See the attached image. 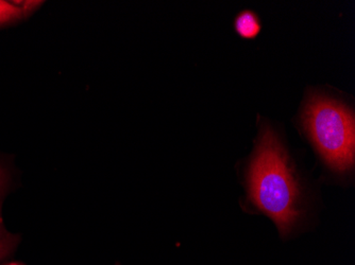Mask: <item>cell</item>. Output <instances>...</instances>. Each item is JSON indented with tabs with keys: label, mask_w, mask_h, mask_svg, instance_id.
<instances>
[{
	"label": "cell",
	"mask_w": 355,
	"mask_h": 265,
	"mask_svg": "<svg viewBox=\"0 0 355 265\" xmlns=\"http://www.w3.org/2000/svg\"><path fill=\"white\" fill-rule=\"evenodd\" d=\"M249 200L273 221L283 238L304 213V195L294 163L276 129L263 123L246 171Z\"/></svg>",
	"instance_id": "obj_1"
},
{
	"label": "cell",
	"mask_w": 355,
	"mask_h": 265,
	"mask_svg": "<svg viewBox=\"0 0 355 265\" xmlns=\"http://www.w3.org/2000/svg\"><path fill=\"white\" fill-rule=\"evenodd\" d=\"M301 123L315 150L330 170L348 174L354 168L355 119L352 109L332 95L311 91Z\"/></svg>",
	"instance_id": "obj_2"
},
{
	"label": "cell",
	"mask_w": 355,
	"mask_h": 265,
	"mask_svg": "<svg viewBox=\"0 0 355 265\" xmlns=\"http://www.w3.org/2000/svg\"><path fill=\"white\" fill-rule=\"evenodd\" d=\"M234 30L241 39H254L262 31V23L255 12L244 10L235 17Z\"/></svg>",
	"instance_id": "obj_3"
},
{
	"label": "cell",
	"mask_w": 355,
	"mask_h": 265,
	"mask_svg": "<svg viewBox=\"0 0 355 265\" xmlns=\"http://www.w3.org/2000/svg\"><path fill=\"white\" fill-rule=\"evenodd\" d=\"M27 14L21 6V1H3L0 0V26L19 21Z\"/></svg>",
	"instance_id": "obj_4"
},
{
	"label": "cell",
	"mask_w": 355,
	"mask_h": 265,
	"mask_svg": "<svg viewBox=\"0 0 355 265\" xmlns=\"http://www.w3.org/2000/svg\"><path fill=\"white\" fill-rule=\"evenodd\" d=\"M19 238L11 235H6L3 238L0 239V260H3L6 256L10 254L15 245L19 242Z\"/></svg>",
	"instance_id": "obj_5"
},
{
	"label": "cell",
	"mask_w": 355,
	"mask_h": 265,
	"mask_svg": "<svg viewBox=\"0 0 355 265\" xmlns=\"http://www.w3.org/2000/svg\"><path fill=\"white\" fill-rule=\"evenodd\" d=\"M8 181H9L8 172L0 165V200H1L5 191L7 190Z\"/></svg>",
	"instance_id": "obj_6"
},
{
	"label": "cell",
	"mask_w": 355,
	"mask_h": 265,
	"mask_svg": "<svg viewBox=\"0 0 355 265\" xmlns=\"http://www.w3.org/2000/svg\"><path fill=\"white\" fill-rule=\"evenodd\" d=\"M5 228H3V218H1V211H0V239L6 236Z\"/></svg>",
	"instance_id": "obj_7"
},
{
	"label": "cell",
	"mask_w": 355,
	"mask_h": 265,
	"mask_svg": "<svg viewBox=\"0 0 355 265\" xmlns=\"http://www.w3.org/2000/svg\"><path fill=\"white\" fill-rule=\"evenodd\" d=\"M8 265H21V264H17V263H10V264H8Z\"/></svg>",
	"instance_id": "obj_8"
},
{
	"label": "cell",
	"mask_w": 355,
	"mask_h": 265,
	"mask_svg": "<svg viewBox=\"0 0 355 265\" xmlns=\"http://www.w3.org/2000/svg\"><path fill=\"white\" fill-rule=\"evenodd\" d=\"M116 265H119V264H116Z\"/></svg>",
	"instance_id": "obj_9"
}]
</instances>
